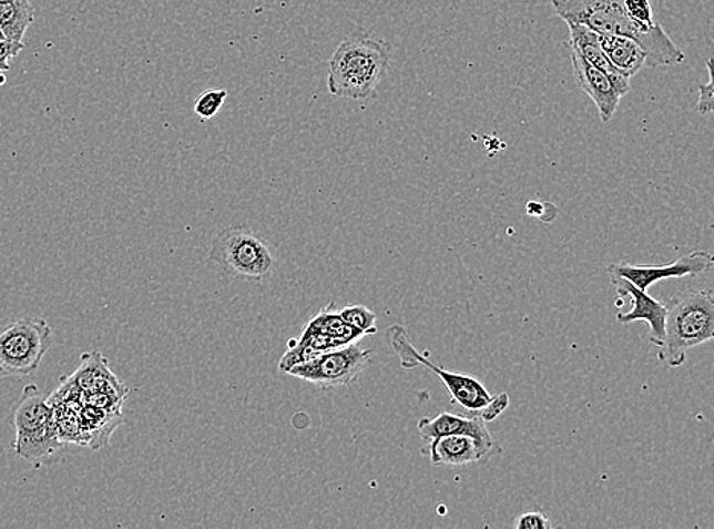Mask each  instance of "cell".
I'll return each instance as SVG.
<instances>
[{
    "mask_svg": "<svg viewBox=\"0 0 714 529\" xmlns=\"http://www.w3.org/2000/svg\"><path fill=\"white\" fill-rule=\"evenodd\" d=\"M554 11L565 22L582 23L599 34L623 35L635 40L646 52V68L679 67L685 55L667 32L655 23L642 27L624 10L623 0H552Z\"/></svg>",
    "mask_w": 714,
    "mask_h": 529,
    "instance_id": "cell-1",
    "label": "cell"
},
{
    "mask_svg": "<svg viewBox=\"0 0 714 529\" xmlns=\"http://www.w3.org/2000/svg\"><path fill=\"white\" fill-rule=\"evenodd\" d=\"M390 63V48L367 32L355 31L329 60L328 91L334 96L366 101L377 93Z\"/></svg>",
    "mask_w": 714,
    "mask_h": 529,
    "instance_id": "cell-2",
    "label": "cell"
},
{
    "mask_svg": "<svg viewBox=\"0 0 714 529\" xmlns=\"http://www.w3.org/2000/svg\"><path fill=\"white\" fill-rule=\"evenodd\" d=\"M664 336L659 360L669 368H680L687 353L714 337V296L712 288H685L666 303Z\"/></svg>",
    "mask_w": 714,
    "mask_h": 529,
    "instance_id": "cell-3",
    "label": "cell"
},
{
    "mask_svg": "<svg viewBox=\"0 0 714 529\" xmlns=\"http://www.w3.org/2000/svg\"><path fill=\"white\" fill-rule=\"evenodd\" d=\"M11 421L16 430L12 450L35 469L51 461L63 449L64 445L57 433L54 408L48 394L42 393L39 386H24L22 397L12 409Z\"/></svg>",
    "mask_w": 714,
    "mask_h": 529,
    "instance_id": "cell-4",
    "label": "cell"
},
{
    "mask_svg": "<svg viewBox=\"0 0 714 529\" xmlns=\"http://www.w3.org/2000/svg\"><path fill=\"white\" fill-rule=\"evenodd\" d=\"M210 258L236 279L259 283L276 267L272 247L247 226L227 227L212 243Z\"/></svg>",
    "mask_w": 714,
    "mask_h": 529,
    "instance_id": "cell-5",
    "label": "cell"
},
{
    "mask_svg": "<svg viewBox=\"0 0 714 529\" xmlns=\"http://www.w3.org/2000/svg\"><path fill=\"white\" fill-rule=\"evenodd\" d=\"M52 345V328L42 317H23L0 329V376H31Z\"/></svg>",
    "mask_w": 714,
    "mask_h": 529,
    "instance_id": "cell-6",
    "label": "cell"
},
{
    "mask_svg": "<svg viewBox=\"0 0 714 529\" xmlns=\"http://www.w3.org/2000/svg\"><path fill=\"white\" fill-rule=\"evenodd\" d=\"M389 335L390 347L397 354L399 364L404 369H415L418 366H426L432 374H436L442 382L451 401L460 408L467 410V414L476 413L491 401V394L487 386L481 384L479 378L468 376V374L447 372L442 366L432 364L427 357L414 347L408 337L407 329L401 325H394L387 332Z\"/></svg>",
    "mask_w": 714,
    "mask_h": 529,
    "instance_id": "cell-7",
    "label": "cell"
},
{
    "mask_svg": "<svg viewBox=\"0 0 714 529\" xmlns=\"http://www.w3.org/2000/svg\"><path fill=\"white\" fill-rule=\"evenodd\" d=\"M373 352L363 349L358 342L346 347L317 354L313 359L288 369L289 376L300 378L322 389L353 385L369 365Z\"/></svg>",
    "mask_w": 714,
    "mask_h": 529,
    "instance_id": "cell-8",
    "label": "cell"
},
{
    "mask_svg": "<svg viewBox=\"0 0 714 529\" xmlns=\"http://www.w3.org/2000/svg\"><path fill=\"white\" fill-rule=\"evenodd\" d=\"M713 267V255L707 251L688 252L671 264L664 266H635L630 263H612L608 266V275H618L630 279L640 291L647 292L661 279L695 278Z\"/></svg>",
    "mask_w": 714,
    "mask_h": 529,
    "instance_id": "cell-9",
    "label": "cell"
},
{
    "mask_svg": "<svg viewBox=\"0 0 714 529\" xmlns=\"http://www.w3.org/2000/svg\"><path fill=\"white\" fill-rule=\"evenodd\" d=\"M570 59L579 88L593 100L602 122L610 121L618 112L622 96L631 91L630 79L623 75H610L583 60L573 49H571Z\"/></svg>",
    "mask_w": 714,
    "mask_h": 529,
    "instance_id": "cell-10",
    "label": "cell"
},
{
    "mask_svg": "<svg viewBox=\"0 0 714 529\" xmlns=\"http://www.w3.org/2000/svg\"><path fill=\"white\" fill-rule=\"evenodd\" d=\"M612 287L619 293L620 298L630 296L632 301V308L628 313H618V321L620 324H632L643 321L651 328V344L659 347L660 342L664 336V321H666V304L661 301L652 298L647 292L640 291L635 287L630 279L622 278L618 275H608Z\"/></svg>",
    "mask_w": 714,
    "mask_h": 529,
    "instance_id": "cell-11",
    "label": "cell"
},
{
    "mask_svg": "<svg viewBox=\"0 0 714 529\" xmlns=\"http://www.w3.org/2000/svg\"><path fill=\"white\" fill-rule=\"evenodd\" d=\"M428 455L436 467H463L488 461L501 451L500 445H489L471 435H445L428 442Z\"/></svg>",
    "mask_w": 714,
    "mask_h": 529,
    "instance_id": "cell-12",
    "label": "cell"
},
{
    "mask_svg": "<svg viewBox=\"0 0 714 529\" xmlns=\"http://www.w3.org/2000/svg\"><path fill=\"white\" fill-rule=\"evenodd\" d=\"M420 437L431 442L432 439L445 437V435H471L489 442V445H499L496 438L489 434L487 423L472 415H457L442 413L436 417L420 418L418 421Z\"/></svg>",
    "mask_w": 714,
    "mask_h": 529,
    "instance_id": "cell-13",
    "label": "cell"
},
{
    "mask_svg": "<svg viewBox=\"0 0 714 529\" xmlns=\"http://www.w3.org/2000/svg\"><path fill=\"white\" fill-rule=\"evenodd\" d=\"M80 368L72 374L71 380L81 394L125 393L126 386L110 372L108 360L101 353L91 352L81 357Z\"/></svg>",
    "mask_w": 714,
    "mask_h": 529,
    "instance_id": "cell-14",
    "label": "cell"
},
{
    "mask_svg": "<svg viewBox=\"0 0 714 529\" xmlns=\"http://www.w3.org/2000/svg\"><path fill=\"white\" fill-rule=\"evenodd\" d=\"M599 42L612 67L626 79L646 68V52L630 37L599 34Z\"/></svg>",
    "mask_w": 714,
    "mask_h": 529,
    "instance_id": "cell-15",
    "label": "cell"
},
{
    "mask_svg": "<svg viewBox=\"0 0 714 529\" xmlns=\"http://www.w3.org/2000/svg\"><path fill=\"white\" fill-rule=\"evenodd\" d=\"M81 423L85 435V446L93 450L108 445L113 430L122 423L121 413L84 405L81 409Z\"/></svg>",
    "mask_w": 714,
    "mask_h": 529,
    "instance_id": "cell-16",
    "label": "cell"
},
{
    "mask_svg": "<svg viewBox=\"0 0 714 529\" xmlns=\"http://www.w3.org/2000/svg\"><path fill=\"white\" fill-rule=\"evenodd\" d=\"M567 24H569L570 30V49H573L583 60L610 73V75H622L606 59L601 42H599L598 32L582 23L567 22Z\"/></svg>",
    "mask_w": 714,
    "mask_h": 529,
    "instance_id": "cell-17",
    "label": "cell"
},
{
    "mask_svg": "<svg viewBox=\"0 0 714 529\" xmlns=\"http://www.w3.org/2000/svg\"><path fill=\"white\" fill-rule=\"evenodd\" d=\"M34 7L30 0L0 3V32L3 39L23 43L28 28L34 22Z\"/></svg>",
    "mask_w": 714,
    "mask_h": 529,
    "instance_id": "cell-18",
    "label": "cell"
},
{
    "mask_svg": "<svg viewBox=\"0 0 714 529\" xmlns=\"http://www.w3.org/2000/svg\"><path fill=\"white\" fill-rule=\"evenodd\" d=\"M309 327L317 329V332L324 333L334 337L340 342L343 347L346 345L355 344V342H360L361 337H365L361 332H358L357 328L350 327L349 324H346L341 319V316L338 313H333L328 308L320 312V315L314 317L312 323H308Z\"/></svg>",
    "mask_w": 714,
    "mask_h": 529,
    "instance_id": "cell-19",
    "label": "cell"
},
{
    "mask_svg": "<svg viewBox=\"0 0 714 529\" xmlns=\"http://www.w3.org/2000/svg\"><path fill=\"white\" fill-rule=\"evenodd\" d=\"M341 319L350 327L357 328L363 335H377V315L363 305H349L338 312Z\"/></svg>",
    "mask_w": 714,
    "mask_h": 529,
    "instance_id": "cell-20",
    "label": "cell"
},
{
    "mask_svg": "<svg viewBox=\"0 0 714 529\" xmlns=\"http://www.w3.org/2000/svg\"><path fill=\"white\" fill-rule=\"evenodd\" d=\"M226 89H207L200 93L194 101V113L202 121H210L212 118L218 115L220 110L223 109L227 100Z\"/></svg>",
    "mask_w": 714,
    "mask_h": 529,
    "instance_id": "cell-21",
    "label": "cell"
},
{
    "mask_svg": "<svg viewBox=\"0 0 714 529\" xmlns=\"http://www.w3.org/2000/svg\"><path fill=\"white\" fill-rule=\"evenodd\" d=\"M623 6L631 19L642 27L651 28L656 23L649 0H623Z\"/></svg>",
    "mask_w": 714,
    "mask_h": 529,
    "instance_id": "cell-22",
    "label": "cell"
},
{
    "mask_svg": "<svg viewBox=\"0 0 714 529\" xmlns=\"http://www.w3.org/2000/svg\"><path fill=\"white\" fill-rule=\"evenodd\" d=\"M508 406L509 396L506 393H501L499 394V396L492 397L491 401H489L488 405L484 406V408L476 410V413H471L469 415L480 418L481 421H484L488 425V423L497 420V418H499L500 415L503 414L506 409H508Z\"/></svg>",
    "mask_w": 714,
    "mask_h": 529,
    "instance_id": "cell-23",
    "label": "cell"
},
{
    "mask_svg": "<svg viewBox=\"0 0 714 529\" xmlns=\"http://www.w3.org/2000/svg\"><path fill=\"white\" fill-rule=\"evenodd\" d=\"M513 527L517 529H550L553 528V523L544 512L529 511L518 516Z\"/></svg>",
    "mask_w": 714,
    "mask_h": 529,
    "instance_id": "cell-24",
    "label": "cell"
},
{
    "mask_svg": "<svg viewBox=\"0 0 714 529\" xmlns=\"http://www.w3.org/2000/svg\"><path fill=\"white\" fill-rule=\"evenodd\" d=\"M708 83L700 85V100L696 110L700 115L710 116L713 113V73L712 60L707 61Z\"/></svg>",
    "mask_w": 714,
    "mask_h": 529,
    "instance_id": "cell-25",
    "label": "cell"
},
{
    "mask_svg": "<svg viewBox=\"0 0 714 529\" xmlns=\"http://www.w3.org/2000/svg\"><path fill=\"white\" fill-rule=\"evenodd\" d=\"M23 48V43L11 42V40L0 37V72L10 71V60L14 59Z\"/></svg>",
    "mask_w": 714,
    "mask_h": 529,
    "instance_id": "cell-26",
    "label": "cell"
},
{
    "mask_svg": "<svg viewBox=\"0 0 714 529\" xmlns=\"http://www.w3.org/2000/svg\"><path fill=\"white\" fill-rule=\"evenodd\" d=\"M3 2H11V0H0V3H3Z\"/></svg>",
    "mask_w": 714,
    "mask_h": 529,
    "instance_id": "cell-27",
    "label": "cell"
},
{
    "mask_svg": "<svg viewBox=\"0 0 714 529\" xmlns=\"http://www.w3.org/2000/svg\"><path fill=\"white\" fill-rule=\"evenodd\" d=\"M0 37H2V39H3L2 32H0Z\"/></svg>",
    "mask_w": 714,
    "mask_h": 529,
    "instance_id": "cell-28",
    "label": "cell"
}]
</instances>
